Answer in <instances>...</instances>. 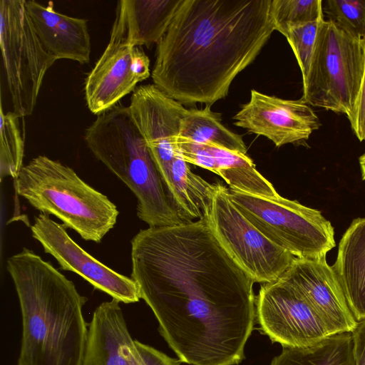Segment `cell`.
<instances>
[{
	"label": "cell",
	"mask_w": 365,
	"mask_h": 365,
	"mask_svg": "<svg viewBox=\"0 0 365 365\" xmlns=\"http://www.w3.org/2000/svg\"><path fill=\"white\" fill-rule=\"evenodd\" d=\"M230 192L249 221L296 258L324 259L335 247L334 227L320 211L279 194L265 197L231 189Z\"/></svg>",
	"instance_id": "7"
},
{
	"label": "cell",
	"mask_w": 365,
	"mask_h": 365,
	"mask_svg": "<svg viewBox=\"0 0 365 365\" xmlns=\"http://www.w3.org/2000/svg\"><path fill=\"white\" fill-rule=\"evenodd\" d=\"M351 335L354 365H365V319L358 322Z\"/></svg>",
	"instance_id": "30"
},
{
	"label": "cell",
	"mask_w": 365,
	"mask_h": 365,
	"mask_svg": "<svg viewBox=\"0 0 365 365\" xmlns=\"http://www.w3.org/2000/svg\"><path fill=\"white\" fill-rule=\"evenodd\" d=\"M207 145L215 158L217 175L225 180L230 189L265 197L278 195L272 184L257 170L246 154Z\"/></svg>",
	"instance_id": "20"
},
{
	"label": "cell",
	"mask_w": 365,
	"mask_h": 365,
	"mask_svg": "<svg viewBox=\"0 0 365 365\" xmlns=\"http://www.w3.org/2000/svg\"><path fill=\"white\" fill-rule=\"evenodd\" d=\"M270 365H354L351 332L331 335L308 347H283Z\"/></svg>",
	"instance_id": "21"
},
{
	"label": "cell",
	"mask_w": 365,
	"mask_h": 365,
	"mask_svg": "<svg viewBox=\"0 0 365 365\" xmlns=\"http://www.w3.org/2000/svg\"><path fill=\"white\" fill-rule=\"evenodd\" d=\"M275 30L324 19L322 0H272Z\"/></svg>",
	"instance_id": "24"
},
{
	"label": "cell",
	"mask_w": 365,
	"mask_h": 365,
	"mask_svg": "<svg viewBox=\"0 0 365 365\" xmlns=\"http://www.w3.org/2000/svg\"><path fill=\"white\" fill-rule=\"evenodd\" d=\"M128 107L162 176L181 153L177 140L188 109L154 84L137 87Z\"/></svg>",
	"instance_id": "14"
},
{
	"label": "cell",
	"mask_w": 365,
	"mask_h": 365,
	"mask_svg": "<svg viewBox=\"0 0 365 365\" xmlns=\"http://www.w3.org/2000/svg\"><path fill=\"white\" fill-rule=\"evenodd\" d=\"M272 0H183L158 43L154 85L182 104L211 106L275 30Z\"/></svg>",
	"instance_id": "2"
},
{
	"label": "cell",
	"mask_w": 365,
	"mask_h": 365,
	"mask_svg": "<svg viewBox=\"0 0 365 365\" xmlns=\"http://www.w3.org/2000/svg\"><path fill=\"white\" fill-rule=\"evenodd\" d=\"M182 1H118L109 41L138 47L158 43Z\"/></svg>",
	"instance_id": "18"
},
{
	"label": "cell",
	"mask_w": 365,
	"mask_h": 365,
	"mask_svg": "<svg viewBox=\"0 0 365 365\" xmlns=\"http://www.w3.org/2000/svg\"><path fill=\"white\" fill-rule=\"evenodd\" d=\"M15 182L17 194L33 207L56 216L85 240L100 242L116 223L119 212L107 196L47 156L24 165Z\"/></svg>",
	"instance_id": "5"
},
{
	"label": "cell",
	"mask_w": 365,
	"mask_h": 365,
	"mask_svg": "<svg viewBox=\"0 0 365 365\" xmlns=\"http://www.w3.org/2000/svg\"><path fill=\"white\" fill-rule=\"evenodd\" d=\"M332 268L356 320L365 319V217L354 220L343 235Z\"/></svg>",
	"instance_id": "19"
},
{
	"label": "cell",
	"mask_w": 365,
	"mask_h": 365,
	"mask_svg": "<svg viewBox=\"0 0 365 365\" xmlns=\"http://www.w3.org/2000/svg\"><path fill=\"white\" fill-rule=\"evenodd\" d=\"M17 293L22 336L17 365H83L87 298L51 263L26 247L6 260Z\"/></svg>",
	"instance_id": "3"
},
{
	"label": "cell",
	"mask_w": 365,
	"mask_h": 365,
	"mask_svg": "<svg viewBox=\"0 0 365 365\" xmlns=\"http://www.w3.org/2000/svg\"><path fill=\"white\" fill-rule=\"evenodd\" d=\"M361 43L364 53L363 76L356 102L347 118L355 135L362 141L365 140V36L361 38Z\"/></svg>",
	"instance_id": "28"
},
{
	"label": "cell",
	"mask_w": 365,
	"mask_h": 365,
	"mask_svg": "<svg viewBox=\"0 0 365 365\" xmlns=\"http://www.w3.org/2000/svg\"><path fill=\"white\" fill-rule=\"evenodd\" d=\"M364 71L361 39L333 22L319 26L302 99L308 105L348 117L356 102Z\"/></svg>",
	"instance_id": "6"
},
{
	"label": "cell",
	"mask_w": 365,
	"mask_h": 365,
	"mask_svg": "<svg viewBox=\"0 0 365 365\" xmlns=\"http://www.w3.org/2000/svg\"><path fill=\"white\" fill-rule=\"evenodd\" d=\"M150 75L149 58L140 47L109 41L85 81L88 109L97 115L106 111Z\"/></svg>",
	"instance_id": "13"
},
{
	"label": "cell",
	"mask_w": 365,
	"mask_h": 365,
	"mask_svg": "<svg viewBox=\"0 0 365 365\" xmlns=\"http://www.w3.org/2000/svg\"><path fill=\"white\" fill-rule=\"evenodd\" d=\"M233 118L234 125L267 138L277 147L304 142L321 125L302 98L285 100L256 90L251 91L250 101Z\"/></svg>",
	"instance_id": "12"
},
{
	"label": "cell",
	"mask_w": 365,
	"mask_h": 365,
	"mask_svg": "<svg viewBox=\"0 0 365 365\" xmlns=\"http://www.w3.org/2000/svg\"><path fill=\"white\" fill-rule=\"evenodd\" d=\"M295 287L317 312L331 335L352 332L358 322L334 270L324 259L295 258L280 277Z\"/></svg>",
	"instance_id": "15"
},
{
	"label": "cell",
	"mask_w": 365,
	"mask_h": 365,
	"mask_svg": "<svg viewBox=\"0 0 365 365\" xmlns=\"http://www.w3.org/2000/svg\"><path fill=\"white\" fill-rule=\"evenodd\" d=\"M32 236L52 255L61 269L76 273L113 299L130 304L140 300L135 282L99 262L74 242L63 225L41 212L31 227Z\"/></svg>",
	"instance_id": "11"
},
{
	"label": "cell",
	"mask_w": 365,
	"mask_h": 365,
	"mask_svg": "<svg viewBox=\"0 0 365 365\" xmlns=\"http://www.w3.org/2000/svg\"><path fill=\"white\" fill-rule=\"evenodd\" d=\"M131 278L181 362L235 365L255 324L253 279L222 247L205 217L140 230Z\"/></svg>",
	"instance_id": "1"
},
{
	"label": "cell",
	"mask_w": 365,
	"mask_h": 365,
	"mask_svg": "<svg viewBox=\"0 0 365 365\" xmlns=\"http://www.w3.org/2000/svg\"><path fill=\"white\" fill-rule=\"evenodd\" d=\"M177 143L184 160L217 174V165L214 155L207 144L199 143L178 136Z\"/></svg>",
	"instance_id": "27"
},
{
	"label": "cell",
	"mask_w": 365,
	"mask_h": 365,
	"mask_svg": "<svg viewBox=\"0 0 365 365\" xmlns=\"http://www.w3.org/2000/svg\"><path fill=\"white\" fill-rule=\"evenodd\" d=\"M179 136L202 144L247 153V147L241 135L236 134L221 123L220 114L211 110L207 105L203 109L188 110L180 123Z\"/></svg>",
	"instance_id": "22"
},
{
	"label": "cell",
	"mask_w": 365,
	"mask_h": 365,
	"mask_svg": "<svg viewBox=\"0 0 365 365\" xmlns=\"http://www.w3.org/2000/svg\"><path fill=\"white\" fill-rule=\"evenodd\" d=\"M120 303L112 299L93 312L83 365H133L135 361L138 349Z\"/></svg>",
	"instance_id": "17"
},
{
	"label": "cell",
	"mask_w": 365,
	"mask_h": 365,
	"mask_svg": "<svg viewBox=\"0 0 365 365\" xmlns=\"http://www.w3.org/2000/svg\"><path fill=\"white\" fill-rule=\"evenodd\" d=\"M255 305L262 331L283 347H308L331 336L306 298L281 278L261 286Z\"/></svg>",
	"instance_id": "10"
},
{
	"label": "cell",
	"mask_w": 365,
	"mask_h": 365,
	"mask_svg": "<svg viewBox=\"0 0 365 365\" xmlns=\"http://www.w3.org/2000/svg\"><path fill=\"white\" fill-rule=\"evenodd\" d=\"M215 185L211 205L204 217L216 239L255 282L279 279L296 257L249 221L231 199L230 189Z\"/></svg>",
	"instance_id": "9"
},
{
	"label": "cell",
	"mask_w": 365,
	"mask_h": 365,
	"mask_svg": "<svg viewBox=\"0 0 365 365\" xmlns=\"http://www.w3.org/2000/svg\"><path fill=\"white\" fill-rule=\"evenodd\" d=\"M359 165L361 168L362 179L365 180V153L359 158Z\"/></svg>",
	"instance_id": "31"
},
{
	"label": "cell",
	"mask_w": 365,
	"mask_h": 365,
	"mask_svg": "<svg viewBox=\"0 0 365 365\" xmlns=\"http://www.w3.org/2000/svg\"><path fill=\"white\" fill-rule=\"evenodd\" d=\"M0 46L13 111L19 118L30 115L56 59L41 43L25 0L0 1Z\"/></svg>",
	"instance_id": "8"
},
{
	"label": "cell",
	"mask_w": 365,
	"mask_h": 365,
	"mask_svg": "<svg viewBox=\"0 0 365 365\" xmlns=\"http://www.w3.org/2000/svg\"><path fill=\"white\" fill-rule=\"evenodd\" d=\"M322 10L327 20L351 36H365V0L322 1Z\"/></svg>",
	"instance_id": "25"
},
{
	"label": "cell",
	"mask_w": 365,
	"mask_h": 365,
	"mask_svg": "<svg viewBox=\"0 0 365 365\" xmlns=\"http://www.w3.org/2000/svg\"><path fill=\"white\" fill-rule=\"evenodd\" d=\"M26 9L36 35L46 51L56 60L87 63L91 51L87 21L56 11L47 5L26 1Z\"/></svg>",
	"instance_id": "16"
},
{
	"label": "cell",
	"mask_w": 365,
	"mask_h": 365,
	"mask_svg": "<svg viewBox=\"0 0 365 365\" xmlns=\"http://www.w3.org/2000/svg\"><path fill=\"white\" fill-rule=\"evenodd\" d=\"M324 19L288 26L280 31L286 37L295 55L302 78L306 76L309 71L315 49L319 28Z\"/></svg>",
	"instance_id": "26"
},
{
	"label": "cell",
	"mask_w": 365,
	"mask_h": 365,
	"mask_svg": "<svg viewBox=\"0 0 365 365\" xmlns=\"http://www.w3.org/2000/svg\"><path fill=\"white\" fill-rule=\"evenodd\" d=\"M0 176L16 179L23 165L24 143L21 136L19 115L14 111L0 109Z\"/></svg>",
	"instance_id": "23"
},
{
	"label": "cell",
	"mask_w": 365,
	"mask_h": 365,
	"mask_svg": "<svg viewBox=\"0 0 365 365\" xmlns=\"http://www.w3.org/2000/svg\"><path fill=\"white\" fill-rule=\"evenodd\" d=\"M138 356L133 365H180V360L171 358L164 353L137 340Z\"/></svg>",
	"instance_id": "29"
},
{
	"label": "cell",
	"mask_w": 365,
	"mask_h": 365,
	"mask_svg": "<svg viewBox=\"0 0 365 365\" xmlns=\"http://www.w3.org/2000/svg\"><path fill=\"white\" fill-rule=\"evenodd\" d=\"M84 140L93 155L134 194L140 220L151 227L186 222L172 203L128 106L117 104L98 114L86 129Z\"/></svg>",
	"instance_id": "4"
}]
</instances>
